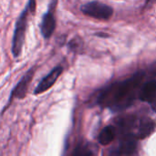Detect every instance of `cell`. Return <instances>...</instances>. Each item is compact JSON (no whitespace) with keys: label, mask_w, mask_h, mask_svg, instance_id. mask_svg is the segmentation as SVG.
<instances>
[{"label":"cell","mask_w":156,"mask_h":156,"mask_svg":"<svg viewBox=\"0 0 156 156\" xmlns=\"http://www.w3.org/2000/svg\"><path fill=\"white\" fill-rule=\"evenodd\" d=\"M155 122L149 118H143L138 122V130L136 133V138L144 139L151 135L155 129Z\"/></svg>","instance_id":"7"},{"label":"cell","mask_w":156,"mask_h":156,"mask_svg":"<svg viewBox=\"0 0 156 156\" xmlns=\"http://www.w3.org/2000/svg\"><path fill=\"white\" fill-rule=\"evenodd\" d=\"M139 99L143 101L152 103L156 99V81L146 82L139 91Z\"/></svg>","instance_id":"8"},{"label":"cell","mask_w":156,"mask_h":156,"mask_svg":"<svg viewBox=\"0 0 156 156\" xmlns=\"http://www.w3.org/2000/svg\"><path fill=\"white\" fill-rule=\"evenodd\" d=\"M79 40H80L79 38H74V39H72V40L69 43V48L70 49H72V50H76L77 48L80 46V42H78Z\"/></svg>","instance_id":"12"},{"label":"cell","mask_w":156,"mask_h":156,"mask_svg":"<svg viewBox=\"0 0 156 156\" xmlns=\"http://www.w3.org/2000/svg\"><path fill=\"white\" fill-rule=\"evenodd\" d=\"M115 128L113 126H106L105 128H103L101 130V132L99 134L98 140L99 143L101 145H108L110 144L115 138Z\"/></svg>","instance_id":"10"},{"label":"cell","mask_w":156,"mask_h":156,"mask_svg":"<svg viewBox=\"0 0 156 156\" xmlns=\"http://www.w3.org/2000/svg\"><path fill=\"white\" fill-rule=\"evenodd\" d=\"M80 10L86 16L97 18V19H109L113 13V9L103 3L92 1L86 3L80 6Z\"/></svg>","instance_id":"3"},{"label":"cell","mask_w":156,"mask_h":156,"mask_svg":"<svg viewBox=\"0 0 156 156\" xmlns=\"http://www.w3.org/2000/svg\"><path fill=\"white\" fill-rule=\"evenodd\" d=\"M63 72V67L60 65L56 66L47 76H45L37 84V86L36 87V89L34 90V95H38L41 94L45 91H47L48 90H49L57 81V80L58 79V77L61 75V73Z\"/></svg>","instance_id":"6"},{"label":"cell","mask_w":156,"mask_h":156,"mask_svg":"<svg viewBox=\"0 0 156 156\" xmlns=\"http://www.w3.org/2000/svg\"><path fill=\"white\" fill-rule=\"evenodd\" d=\"M136 149V139L133 134L124 135L121 141L119 154L123 155H131Z\"/></svg>","instance_id":"9"},{"label":"cell","mask_w":156,"mask_h":156,"mask_svg":"<svg viewBox=\"0 0 156 156\" xmlns=\"http://www.w3.org/2000/svg\"><path fill=\"white\" fill-rule=\"evenodd\" d=\"M36 10V1H29L25 9L21 12L15 26L14 36L12 39V53L15 58H18L23 49L26 39V32L28 25V17Z\"/></svg>","instance_id":"2"},{"label":"cell","mask_w":156,"mask_h":156,"mask_svg":"<svg viewBox=\"0 0 156 156\" xmlns=\"http://www.w3.org/2000/svg\"><path fill=\"white\" fill-rule=\"evenodd\" d=\"M144 72H137L132 78L114 83L102 90L97 96L96 103L114 111L127 108L135 98V91L140 86Z\"/></svg>","instance_id":"1"},{"label":"cell","mask_w":156,"mask_h":156,"mask_svg":"<svg viewBox=\"0 0 156 156\" xmlns=\"http://www.w3.org/2000/svg\"><path fill=\"white\" fill-rule=\"evenodd\" d=\"M71 156H94V154L88 144H79Z\"/></svg>","instance_id":"11"},{"label":"cell","mask_w":156,"mask_h":156,"mask_svg":"<svg viewBox=\"0 0 156 156\" xmlns=\"http://www.w3.org/2000/svg\"><path fill=\"white\" fill-rule=\"evenodd\" d=\"M151 105H152V109L156 112V99L151 103Z\"/></svg>","instance_id":"13"},{"label":"cell","mask_w":156,"mask_h":156,"mask_svg":"<svg viewBox=\"0 0 156 156\" xmlns=\"http://www.w3.org/2000/svg\"><path fill=\"white\" fill-rule=\"evenodd\" d=\"M57 3H58L57 1L52 2L49 5L48 10L42 16V20L40 24V31L42 37L45 39H48L53 35L56 29V18L54 16V10Z\"/></svg>","instance_id":"5"},{"label":"cell","mask_w":156,"mask_h":156,"mask_svg":"<svg viewBox=\"0 0 156 156\" xmlns=\"http://www.w3.org/2000/svg\"><path fill=\"white\" fill-rule=\"evenodd\" d=\"M36 69H37L36 66H33L31 69H29L27 72L22 77L20 81L16 85V87L11 91V94L8 100V105L12 102L13 99H24L26 97L28 87L31 83V80L33 79Z\"/></svg>","instance_id":"4"}]
</instances>
